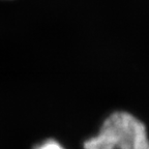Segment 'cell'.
I'll return each instance as SVG.
<instances>
[{
  "mask_svg": "<svg viewBox=\"0 0 149 149\" xmlns=\"http://www.w3.org/2000/svg\"><path fill=\"white\" fill-rule=\"evenodd\" d=\"M83 149H149L146 124L127 111H114L102 121L97 135L86 139Z\"/></svg>",
  "mask_w": 149,
  "mask_h": 149,
  "instance_id": "1",
  "label": "cell"
},
{
  "mask_svg": "<svg viewBox=\"0 0 149 149\" xmlns=\"http://www.w3.org/2000/svg\"><path fill=\"white\" fill-rule=\"evenodd\" d=\"M33 149H65V148L57 140L47 139L45 141H42V142L38 143L36 146L33 147Z\"/></svg>",
  "mask_w": 149,
  "mask_h": 149,
  "instance_id": "2",
  "label": "cell"
}]
</instances>
